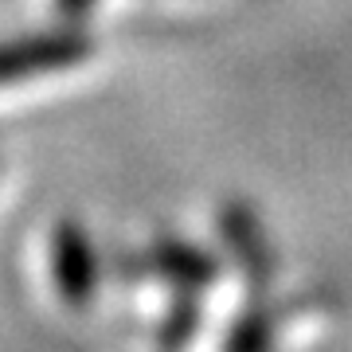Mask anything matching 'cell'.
<instances>
[{
    "label": "cell",
    "mask_w": 352,
    "mask_h": 352,
    "mask_svg": "<svg viewBox=\"0 0 352 352\" xmlns=\"http://www.w3.org/2000/svg\"><path fill=\"white\" fill-rule=\"evenodd\" d=\"M113 270L126 282L161 278L164 286H173V294H204L219 278L215 254H208L188 239H176V235H157L145 251H118Z\"/></svg>",
    "instance_id": "obj_1"
},
{
    "label": "cell",
    "mask_w": 352,
    "mask_h": 352,
    "mask_svg": "<svg viewBox=\"0 0 352 352\" xmlns=\"http://www.w3.org/2000/svg\"><path fill=\"white\" fill-rule=\"evenodd\" d=\"M90 51H94V36L82 32L78 24L0 39V87H16L28 78L51 75V71H67V67L90 59Z\"/></svg>",
    "instance_id": "obj_2"
},
{
    "label": "cell",
    "mask_w": 352,
    "mask_h": 352,
    "mask_svg": "<svg viewBox=\"0 0 352 352\" xmlns=\"http://www.w3.org/2000/svg\"><path fill=\"white\" fill-rule=\"evenodd\" d=\"M51 274H55V289L71 309H87L98 294L102 278V258L98 247L90 239V231L78 219H63L51 235Z\"/></svg>",
    "instance_id": "obj_3"
},
{
    "label": "cell",
    "mask_w": 352,
    "mask_h": 352,
    "mask_svg": "<svg viewBox=\"0 0 352 352\" xmlns=\"http://www.w3.org/2000/svg\"><path fill=\"white\" fill-rule=\"evenodd\" d=\"M219 239H223L231 263L239 266V274L247 278V286L263 294L274 278V247L266 239L258 212L243 200L223 204L219 208Z\"/></svg>",
    "instance_id": "obj_4"
},
{
    "label": "cell",
    "mask_w": 352,
    "mask_h": 352,
    "mask_svg": "<svg viewBox=\"0 0 352 352\" xmlns=\"http://www.w3.org/2000/svg\"><path fill=\"white\" fill-rule=\"evenodd\" d=\"M278 337V309L274 305L254 302L235 317V325L227 329L223 352H270Z\"/></svg>",
    "instance_id": "obj_5"
},
{
    "label": "cell",
    "mask_w": 352,
    "mask_h": 352,
    "mask_svg": "<svg viewBox=\"0 0 352 352\" xmlns=\"http://www.w3.org/2000/svg\"><path fill=\"white\" fill-rule=\"evenodd\" d=\"M200 321H204L200 294H176L173 305L164 309L161 325H157V349L161 352H180L192 337H196Z\"/></svg>",
    "instance_id": "obj_6"
},
{
    "label": "cell",
    "mask_w": 352,
    "mask_h": 352,
    "mask_svg": "<svg viewBox=\"0 0 352 352\" xmlns=\"http://www.w3.org/2000/svg\"><path fill=\"white\" fill-rule=\"evenodd\" d=\"M94 4H98V0H55V12L63 16L67 24H78V20L94 8Z\"/></svg>",
    "instance_id": "obj_7"
}]
</instances>
